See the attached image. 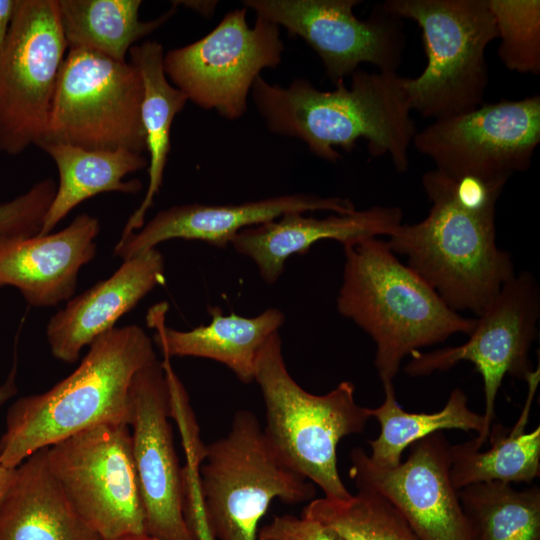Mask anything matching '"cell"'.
Segmentation results:
<instances>
[{"mask_svg":"<svg viewBox=\"0 0 540 540\" xmlns=\"http://www.w3.org/2000/svg\"><path fill=\"white\" fill-rule=\"evenodd\" d=\"M422 185L428 215L402 223L387 243L453 311L478 317L515 275L511 254L496 243V203L505 184L454 180L432 169Z\"/></svg>","mask_w":540,"mask_h":540,"instance_id":"obj_1","label":"cell"},{"mask_svg":"<svg viewBox=\"0 0 540 540\" xmlns=\"http://www.w3.org/2000/svg\"><path fill=\"white\" fill-rule=\"evenodd\" d=\"M404 81L396 72L358 69L350 87L322 91L304 78L282 87L259 76L250 95L271 133L303 141L318 158L336 162L337 148L350 152L364 139L371 155H388L405 172L417 131Z\"/></svg>","mask_w":540,"mask_h":540,"instance_id":"obj_2","label":"cell"},{"mask_svg":"<svg viewBox=\"0 0 540 540\" xmlns=\"http://www.w3.org/2000/svg\"><path fill=\"white\" fill-rule=\"evenodd\" d=\"M88 347L70 375L10 406L0 439L1 465L16 468L34 452L95 425H129L133 377L157 359L152 339L141 327L126 325L114 327Z\"/></svg>","mask_w":540,"mask_h":540,"instance_id":"obj_3","label":"cell"},{"mask_svg":"<svg viewBox=\"0 0 540 540\" xmlns=\"http://www.w3.org/2000/svg\"><path fill=\"white\" fill-rule=\"evenodd\" d=\"M345 263L336 306L376 346L382 385L393 383L403 359L457 333L469 335L476 318L453 311L387 241L371 238L343 246Z\"/></svg>","mask_w":540,"mask_h":540,"instance_id":"obj_4","label":"cell"},{"mask_svg":"<svg viewBox=\"0 0 540 540\" xmlns=\"http://www.w3.org/2000/svg\"><path fill=\"white\" fill-rule=\"evenodd\" d=\"M266 409L264 433L280 456L316 484L329 500L352 494L337 467V446L346 436L362 433L371 418L355 400V385L340 382L324 395L303 389L290 375L279 333L261 348L255 366Z\"/></svg>","mask_w":540,"mask_h":540,"instance_id":"obj_5","label":"cell"},{"mask_svg":"<svg viewBox=\"0 0 540 540\" xmlns=\"http://www.w3.org/2000/svg\"><path fill=\"white\" fill-rule=\"evenodd\" d=\"M199 474L203 512L215 540H257L259 521L273 499L295 505L316 494L248 410L237 411L229 432L207 445Z\"/></svg>","mask_w":540,"mask_h":540,"instance_id":"obj_6","label":"cell"},{"mask_svg":"<svg viewBox=\"0 0 540 540\" xmlns=\"http://www.w3.org/2000/svg\"><path fill=\"white\" fill-rule=\"evenodd\" d=\"M380 8L422 30L427 65L404 81L411 110L437 120L483 104L485 50L498 37L488 0H388Z\"/></svg>","mask_w":540,"mask_h":540,"instance_id":"obj_7","label":"cell"},{"mask_svg":"<svg viewBox=\"0 0 540 540\" xmlns=\"http://www.w3.org/2000/svg\"><path fill=\"white\" fill-rule=\"evenodd\" d=\"M143 85L138 69L86 49H69L42 142L142 154ZM37 145V146H38Z\"/></svg>","mask_w":540,"mask_h":540,"instance_id":"obj_8","label":"cell"},{"mask_svg":"<svg viewBox=\"0 0 540 540\" xmlns=\"http://www.w3.org/2000/svg\"><path fill=\"white\" fill-rule=\"evenodd\" d=\"M49 469L101 540L146 534L130 426L104 423L47 447Z\"/></svg>","mask_w":540,"mask_h":540,"instance_id":"obj_9","label":"cell"},{"mask_svg":"<svg viewBox=\"0 0 540 540\" xmlns=\"http://www.w3.org/2000/svg\"><path fill=\"white\" fill-rule=\"evenodd\" d=\"M247 9L228 12L199 40L164 54L168 80L188 101L214 110L228 120L241 118L255 80L282 59L280 28L256 17L251 27Z\"/></svg>","mask_w":540,"mask_h":540,"instance_id":"obj_10","label":"cell"},{"mask_svg":"<svg viewBox=\"0 0 540 540\" xmlns=\"http://www.w3.org/2000/svg\"><path fill=\"white\" fill-rule=\"evenodd\" d=\"M68 50L57 0H17L0 52V151L11 156L42 140Z\"/></svg>","mask_w":540,"mask_h":540,"instance_id":"obj_11","label":"cell"},{"mask_svg":"<svg viewBox=\"0 0 540 540\" xmlns=\"http://www.w3.org/2000/svg\"><path fill=\"white\" fill-rule=\"evenodd\" d=\"M540 143V96L501 100L434 120L412 144L435 169L459 180L506 184L526 171Z\"/></svg>","mask_w":540,"mask_h":540,"instance_id":"obj_12","label":"cell"},{"mask_svg":"<svg viewBox=\"0 0 540 540\" xmlns=\"http://www.w3.org/2000/svg\"><path fill=\"white\" fill-rule=\"evenodd\" d=\"M539 317V285L533 274L522 271L505 283L490 305L476 317L465 343L426 353L415 351L404 367L407 375L418 377L447 371L462 361L475 366L483 379L485 397L484 430L468 441L476 450L487 442L504 377L511 375L525 381L534 370L529 352L537 337Z\"/></svg>","mask_w":540,"mask_h":540,"instance_id":"obj_13","label":"cell"},{"mask_svg":"<svg viewBox=\"0 0 540 540\" xmlns=\"http://www.w3.org/2000/svg\"><path fill=\"white\" fill-rule=\"evenodd\" d=\"M359 0H245V8L303 39L319 56L326 76L344 82L362 63L396 72L404 48L401 19L379 11L358 19Z\"/></svg>","mask_w":540,"mask_h":540,"instance_id":"obj_14","label":"cell"},{"mask_svg":"<svg viewBox=\"0 0 540 540\" xmlns=\"http://www.w3.org/2000/svg\"><path fill=\"white\" fill-rule=\"evenodd\" d=\"M450 446L442 432L411 444L394 468L374 465L364 449L351 451L349 476L357 489L388 500L420 540H474L458 491L450 480Z\"/></svg>","mask_w":540,"mask_h":540,"instance_id":"obj_15","label":"cell"},{"mask_svg":"<svg viewBox=\"0 0 540 540\" xmlns=\"http://www.w3.org/2000/svg\"><path fill=\"white\" fill-rule=\"evenodd\" d=\"M129 397L132 453L145 533L158 540H197L183 511L182 467L169 422L162 361L155 359L134 375Z\"/></svg>","mask_w":540,"mask_h":540,"instance_id":"obj_16","label":"cell"},{"mask_svg":"<svg viewBox=\"0 0 540 540\" xmlns=\"http://www.w3.org/2000/svg\"><path fill=\"white\" fill-rule=\"evenodd\" d=\"M356 210L344 197L296 193L237 204H182L159 211L138 232L120 238L114 255L127 260L171 239L198 240L218 248L231 245L242 230L288 213Z\"/></svg>","mask_w":540,"mask_h":540,"instance_id":"obj_17","label":"cell"},{"mask_svg":"<svg viewBox=\"0 0 540 540\" xmlns=\"http://www.w3.org/2000/svg\"><path fill=\"white\" fill-rule=\"evenodd\" d=\"M100 222L83 213L56 233L0 238V286L17 288L38 307L71 299L82 266L96 255Z\"/></svg>","mask_w":540,"mask_h":540,"instance_id":"obj_18","label":"cell"},{"mask_svg":"<svg viewBox=\"0 0 540 540\" xmlns=\"http://www.w3.org/2000/svg\"><path fill=\"white\" fill-rule=\"evenodd\" d=\"M399 207L372 206L350 213H333L324 218L288 213L275 220L239 232L231 245L251 259L261 278L274 284L293 255H304L321 240H335L350 246L379 236H390L402 224Z\"/></svg>","mask_w":540,"mask_h":540,"instance_id":"obj_19","label":"cell"},{"mask_svg":"<svg viewBox=\"0 0 540 540\" xmlns=\"http://www.w3.org/2000/svg\"><path fill=\"white\" fill-rule=\"evenodd\" d=\"M164 282V258L158 249L123 260L110 277L70 299L50 318L46 336L52 355L76 362L85 346L113 329L121 316Z\"/></svg>","mask_w":540,"mask_h":540,"instance_id":"obj_20","label":"cell"},{"mask_svg":"<svg viewBox=\"0 0 540 540\" xmlns=\"http://www.w3.org/2000/svg\"><path fill=\"white\" fill-rule=\"evenodd\" d=\"M168 304L161 302L147 313V326L154 329L153 341L163 357H198L217 361L230 369L244 384L254 381L258 354L267 340L279 331L285 315L268 308L254 317L224 314L209 306L211 321L189 331L166 326Z\"/></svg>","mask_w":540,"mask_h":540,"instance_id":"obj_21","label":"cell"},{"mask_svg":"<svg viewBox=\"0 0 540 540\" xmlns=\"http://www.w3.org/2000/svg\"><path fill=\"white\" fill-rule=\"evenodd\" d=\"M0 540H101L77 514L51 473L47 448L15 468L0 502Z\"/></svg>","mask_w":540,"mask_h":540,"instance_id":"obj_22","label":"cell"},{"mask_svg":"<svg viewBox=\"0 0 540 540\" xmlns=\"http://www.w3.org/2000/svg\"><path fill=\"white\" fill-rule=\"evenodd\" d=\"M528 393L513 428L493 423L486 451L467 442L450 446V480L458 491L484 482L531 483L540 476V427L526 432L532 403L540 381V368L525 380Z\"/></svg>","mask_w":540,"mask_h":540,"instance_id":"obj_23","label":"cell"},{"mask_svg":"<svg viewBox=\"0 0 540 540\" xmlns=\"http://www.w3.org/2000/svg\"><path fill=\"white\" fill-rule=\"evenodd\" d=\"M37 147L55 162L59 184L38 235L51 233L68 213L84 200L104 192L137 194L139 179L125 181L128 174L145 168L143 154L126 149L88 150L62 143L42 142Z\"/></svg>","mask_w":540,"mask_h":540,"instance_id":"obj_24","label":"cell"},{"mask_svg":"<svg viewBox=\"0 0 540 540\" xmlns=\"http://www.w3.org/2000/svg\"><path fill=\"white\" fill-rule=\"evenodd\" d=\"M164 54L162 45L156 41L134 45L129 51L130 62L138 69L143 85L141 119L149 153V183L142 202L127 220L121 238L144 225L145 215L163 182L172 123L188 101L168 80L163 66Z\"/></svg>","mask_w":540,"mask_h":540,"instance_id":"obj_25","label":"cell"},{"mask_svg":"<svg viewBox=\"0 0 540 540\" xmlns=\"http://www.w3.org/2000/svg\"><path fill=\"white\" fill-rule=\"evenodd\" d=\"M141 5L140 0H57L68 50L86 49L125 62L135 43L161 27L177 7L143 21Z\"/></svg>","mask_w":540,"mask_h":540,"instance_id":"obj_26","label":"cell"},{"mask_svg":"<svg viewBox=\"0 0 540 540\" xmlns=\"http://www.w3.org/2000/svg\"><path fill=\"white\" fill-rule=\"evenodd\" d=\"M383 389L382 404L369 408L371 418L379 422L380 434L368 440V457L378 467L398 466L407 447L433 433L458 429L480 435L484 430L483 414L469 408L468 397L460 388L453 389L444 407L433 413L406 412L397 402L394 384H384Z\"/></svg>","mask_w":540,"mask_h":540,"instance_id":"obj_27","label":"cell"},{"mask_svg":"<svg viewBox=\"0 0 540 540\" xmlns=\"http://www.w3.org/2000/svg\"><path fill=\"white\" fill-rule=\"evenodd\" d=\"M474 540H540V488L484 482L458 490Z\"/></svg>","mask_w":540,"mask_h":540,"instance_id":"obj_28","label":"cell"},{"mask_svg":"<svg viewBox=\"0 0 540 540\" xmlns=\"http://www.w3.org/2000/svg\"><path fill=\"white\" fill-rule=\"evenodd\" d=\"M301 516L316 519L343 540H420L400 512L384 497L365 489L347 500H311Z\"/></svg>","mask_w":540,"mask_h":540,"instance_id":"obj_29","label":"cell"},{"mask_svg":"<svg viewBox=\"0 0 540 540\" xmlns=\"http://www.w3.org/2000/svg\"><path fill=\"white\" fill-rule=\"evenodd\" d=\"M497 35L498 56L518 73H540V1L488 0Z\"/></svg>","mask_w":540,"mask_h":540,"instance_id":"obj_30","label":"cell"},{"mask_svg":"<svg viewBox=\"0 0 540 540\" xmlns=\"http://www.w3.org/2000/svg\"><path fill=\"white\" fill-rule=\"evenodd\" d=\"M56 182L43 179L26 193L0 204V238L38 235L56 193Z\"/></svg>","mask_w":540,"mask_h":540,"instance_id":"obj_31","label":"cell"},{"mask_svg":"<svg viewBox=\"0 0 540 540\" xmlns=\"http://www.w3.org/2000/svg\"><path fill=\"white\" fill-rule=\"evenodd\" d=\"M162 364L168 386L169 417L176 422L181 434L185 464L200 468L206 456L207 446L201 441L199 426L188 393L175 373L170 359L164 357Z\"/></svg>","mask_w":540,"mask_h":540,"instance_id":"obj_32","label":"cell"},{"mask_svg":"<svg viewBox=\"0 0 540 540\" xmlns=\"http://www.w3.org/2000/svg\"><path fill=\"white\" fill-rule=\"evenodd\" d=\"M257 540H343L332 528L310 517L274 516L258 529Z\"/></svg>","mask_w":540,"mask_h":540,"instance_id":"obj_33","label":"cell"},{"mask_svg":"<svg viewBox=\"0 0 540 540\" xmlns=\"http://www.w3.org/2000/svg\"><path fill=\"white\" fill-rule=\"evenodd\" d=\"M16 4L17 0H0V52L5 45Z\"/></svg>","mask_w":540,"mask_h":540,"instance_id":"obj_34","label":"cell"},{"mask_svg":"<svg viewBox=\"0 0 540 540\" xmlns=\"http://www.w3.org/2000/svg\"><path fill=\"white\" fill-rule=\"evenodd\" d=\"M173 5H182L187 8H191L197 13L208 17L213 14L217 1H174Z\"/></svg>","mask_w":540,"mask_h":540,"instance_id":"obj_35","label":"cell"},{"mask_svg":"<svg viewBox=\"0 0 540 540\" xmlns=\"http://www.w3.org/2000/svg\"><path fill=\"white\" fill-rule=\"evenodd\" d=\"M16 365L14 364L6 381L0 386V406L17 393L15 383Z\"/></svg>","mask_w":540,"mask_h":540,"instance_id":"obj_36","label":"cell"},{"mask_svg":"<svg viewBox=\"0 0 540 540\" xmlns=\"http://www.w3.org/2000/svg\"><path fill=\"white\" fill-rule=\"evenodd\" d=\"M15 473V468H7L0 464V502L10 486Z\"/></svg>","mask_w":540,"mask_h":540,"instance_id":"obj_37","label":"cell"},{"mask_svg":"<svg viewBox=\"0 0 540 540\" xmlns=\"http://www.w3.org/2000/svg\"><path fill=\"white\" fill-rule=\"evenodd\" d=\"M193 533L197 540H215L208 529L205 519L197 523L193 529Z\"/></svg>","mask_w":540,"mask_h":540,"instance_id":"obj_38","label":"cell"},{"mask_svg":"<svg viewBox=\"0 0 540 540\" xmlns=\"http://www.w3.org/2000/svg\"><path fill=\"white\" fill-rule=\"evenodd\" d=\"M120 540H158L156 538H153L147 534H140V535H134L130 537H126Z\"/></svg>","mask_w":540,"mask_h":540,"instance_id":"obj_39","label":"cell"}]
</instances>
